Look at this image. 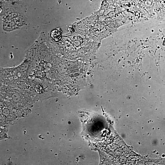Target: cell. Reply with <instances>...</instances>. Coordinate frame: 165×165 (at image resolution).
Returning a JSON list of instances; mask_svg holds the SVG:
<instances>
[{"instance_id": "1", "label": "cell", "mask_w": 165, "mask_h": 165, "mask_svg": "<svg viewBox=\"0 0 165 165\" xmlns=\"http://www.w3.org/2000/svg\"><path fill=\"white\" fill-rule=\"evenodd\" d=\"M52 37L56 40H58L61 38V33L60 31L56 30L52 31Z\"/></svg>"}, {"instance_id": "2", "label": "cell", "mask_w": 165, "mask_h": 165, "mask_svg": "<svg viewBox=\"0 0 165 165\" xmlns=\"http://www.w3.org/2000/svg\"><path fill=\"white\" fill-rule=\"evenodd\" d=\"M163 45H165V40L163 42Z\"/></svg>"}]
</instances>
